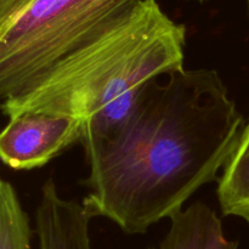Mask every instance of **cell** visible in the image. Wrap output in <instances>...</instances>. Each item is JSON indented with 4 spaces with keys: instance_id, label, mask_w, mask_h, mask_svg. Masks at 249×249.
Returning a JSON list of instances; mask_svg holds the SVG:
<instances>
[{
    "instance_id": "1",
    "label": "cell",
    "mask_w": 249,
    "mask_h": 249,
    "mask_svg": "<svg viewBox=\"0 0 249 249\" xmlns=\"http://www.w3.org/2000/svg\"><path fill=\"white\" fill-rule=\"evenodd\" d=\"M245 126L218 71L181 70L148 84L116 133L84 148L90 215L142 235L219 180Z\"/></svg>"
},
{
    "instance_id": "2",
    "label": "cell",
    "mask_w": 249,
    "mask_h": 249,
    "mask_svg": "<svg viewBox=\"0 0 249 249\" xmlns=\"http://www.w3.org/2000/svg\"><path fill=\"white\" fill-rule=\"evenodd\" d=\"M185 46L186 27L170 18L157 0H140L0 112L9 118L45 112L78 119L85 148L116 133L148 84L184 70Z\"/></svg>"
},
{
    "instance_id": "3",
    "label": "cell",
    "mask_w": 249,
    "mask_h": 249,
    "mask_svg": "<svg viewBox=\"0 0 249 249\" xmlns=\"http://www.w3.org/2000/svg\"><path fill=\"white\" fill-rule=\"evenodd\" d=\"M140 0H0V107L26 95L62 58Z\"/></svg>"
},
{
    "instance_id": "4",
    "label": "cell",
    "mask_w": 249,
    "mask_h": 249,
    "mask_svg": "<svg viewBox=\"0 0 249 249\" xmlns=\"http://www.w3.org/2000/svg\"><path fill=\"white\" fill-rule=\"evenodd\" d=\"M82 140V123L63 114L22 112L0 131V160L15 170L44 167Z\"/></svg>"
},
{
    "instance_id": "5",
    "label": "cell",
    "mask_w": 249,
    "mask_h": 249,
    "mask_svg": "<svg viewBox=\"0 0 249 249\" xmlns=\"http://www.w3.org/2000/svg\"><path fill=\"white\" fill-rule=\"evenodd\" d=\"M91 220L83 203L61 197L55 181L46 180L36 209L39 249H92Z\"/></svg>"
},
{
    "instance_id": "6",
    "label": "cell",
    "mask_w": 249,
    "mask_h": 249,
    "mask_svg": "<svg viewBox=\"0 0 249 249\" xmlns=\"http://www.w3.org/2000/svg\"><path fill=\"white\" fill-rule=\"evenodd\" d=\"M167 235L148 249H238L224 233L218 214L203 202H195L169 219Z\"/></svg>"
},
{
    "instance_id": "7",
    "label": "cell",
    "mask_w": 249,
    "mask_h": 249,
    "mask_svg": "<svg viewBox=\"0 0 249 249\" xmlns=\"http://www.w3.org/2000/svg\"><path fill=\"white\" fill-rule=\"evenodd\" d=\"M216 192L224 215L249 223V122L219 178Z\"/></svg>"
},
{
    "instance_id": "8",
    "label": "cell",
    "mask_w": 249,
    "mask_h": 249,
    "mask_svg": "<svg viewBox=\"0 0 249 249\" xmlns=\"http://www.w3.org/2000/svg\"><path fill=\"white\" fill-rule=\"evenodd\" d=\"M32 229L16 190L0 181V249H31Z\"/></svg>"
},
{
    "instance_id": "9",
    "label": "cell",
    "mask_w": 249,
    "mask_h": 249,
    "mask_svg": "<svg viewBox=\"0 0 249 249\" xmlns=\"http://www.w3.org/2000/svg\"><path fill=\"white\" fill-rule=\"evenodd\" d=\"M197 1H201V2H203V1H207V0H197Z\"/></svg>"
},
{
    "instance_id": "10",
    "label": "cell",
    "mask_w": 249,
    "mask_h": 249,
    "mask_svg": "<svg viewBox=\"0 0 249 249\" xmlns=\"http://www.w3.org/2000/svg\"><path fill=\"white\" fill-rule=\"evenodd\" d=\"M248 5H249V0H248Z\"/></svg>"
},
{
    "instance_id": "11",
    "label": "cell",
    "mask_w": 249,
    "mask_h": 249,
    "mask_svg": "<svg viewBox=\"0 0 249 249\" xmlns=\"http://www.w3.org/2000/svg\"><path fill=\"white\" fill-rule=\"evenodd\" d=\"M0 181H1V179H0Z\"/></svg>"
}]
</instances>
